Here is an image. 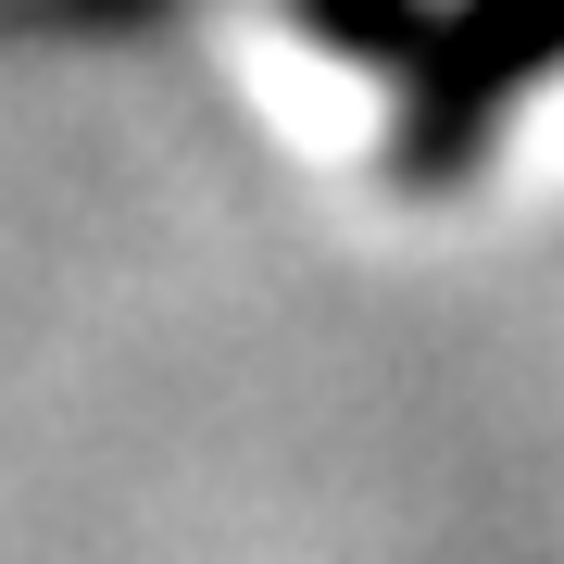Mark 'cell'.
<instances>
[{"instance_id":"6da1fadb","label":"cell","mask_w":564,"mask_h":564,"mask_svg":"<svg viewBox=\"0 0 564 564\" xmlns=\"http://www.w3.org/2000/svg\"><path fill=\"white\" fill-rule=\"evenodd\" d=\"M239 76H251V101L276 113L289 151H364V139H377V76H364V63H339L326 39L251 25V39H239Z\"/></svg>"}]
</instances>
